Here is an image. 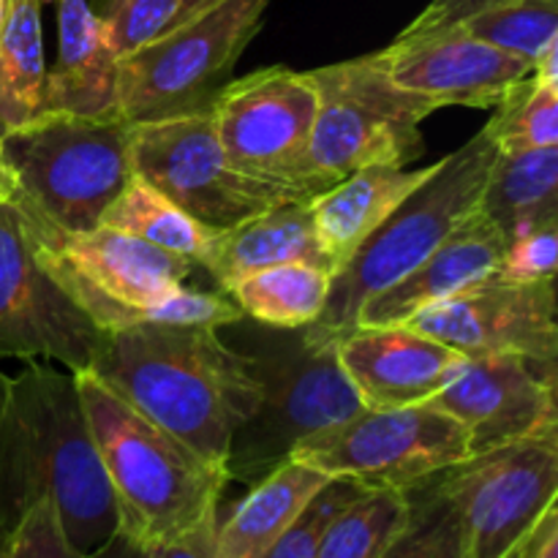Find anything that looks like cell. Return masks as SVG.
Wrapping results in <instances>:
<instances>
[{
    "instance_id": "cell-14",
    "label": "cell",
    "mask_w": 558,
    "mask_h": 558,
    "mask_svg": "<svg viewBox=\"0 0 558 558\" xmlns=\"http://www.w3.org/2000/svg\"><path fill=\"white\" fill-rule=\"evenodd\" d=\"M414 330L456 349L466 360L518 354L534 363H558L556 278L510 283L490 276L407 322Z\"/></svg>"
},
{
    "instance_id": "cell-31",
    "label": "cell",
    "mask_w": 558,
    "mask_h": 558,
    "mask_svg": "<svg viewBox=\"0 0 558 558\" xmlns=\"http://www.w3.org/2000/svg\"><path fill=\"white\" fill-rule=\"evenodd\" d=\"M180 0H98L96 16L114 58L136 52L172 25Z\"/></svg>"
},
{
    "instance_id": "cell-33",
    "label": "cell",
    "mask_w": 558,
    "mask_h": 558,
    "mask_svg": "<svg viewBox=\"0 0 558 558\" xmlns=\"http://www.w3.org/2000/svg\"><path fill=\"white\" fill-rule=\"evenodd\" d=\"M558 221L537 223L507 238L505 256L494 278L510 283H534L556 278Z\"/></svg>"
},
{
    "instance_id": "cell-16",
    "label": "cell",
    "mask_w": 558,
    "mask_h": 558,
    "mask_svg": "<svg viewBox=\"0 0 558 558\" xmlns=\"http://www.w3.org/2000/svg\"><path fill=\"white\" fill-rule=\"evenodd\" d=\"M379 58L398 87L436 109H496L534 71L526 60L501 52L461 27L403 31L390 47L379 49Z\"/></svg>"
},
{
    "instance_id": "cell-4",
    "label": "cell",
    "mask_w": 558,
    "mask_h": 558,
    "mask_svg": "<svg viewBox=\"0 0 558 558\" xmlns=\"http://www.w3.org/2000/svg\"><path fill=\"white\" fill-rule=\"evenodd\" d=\"M74 381L118 505L120 532L153 548L216 515L232 483L227 469L136 412L93 371H76Z\"/></svg>"
},
{
    "instance_id": "cell-6",
    "label": "cell",
    "mask_w": 558,
    "mask_h": 558,
    "mask_svg": "<svg viewBox=\"0 0 558 558\" xmlns=\"http://www.w3.org/2000/svg\"><path fill=\"white\" fill-rule=\"evenodd\" d=\"M496 147L490 131L480 129L456 153L434 163L428 178L365 238L352 259L332 276L327 305L316 330L341 338L354 330L365 300L401 281L428 259L452 229L472 216L483 196Z\"/></svg>"
},
{
    "instance_id": "cell-23",
    "label": "cell",
    "mask_w": 558,
    "mask_h": 558,
    "mask_svg": "<svg viewBox=\"0 0 558 558\" xmlns=\"http://www.w3.org/2000/svg\"><path fill=\"white\" fill-rule=\"evenodd\" d=\"M477 210L505 238L537 223L558 221V145L496 153Z\"/></svg>"
},
{
    "instance_id": "cell-35",
    "label": "cell",
    "mask_w": 558,
    "mask_h": 558,
    "mask_svg": "<svg viewBox=\"0 0 558 558\" xmlns=\"http://www.w3.org/2000/svg\"><path fill=\"white\" fill-rule=\"evenodd\" d=\"M216 515H207L199 526L185 532L172 543L153 545V558H218L216 556Z\"/></svg>"
},
{
    "instance_id": "cell-21",
    "label": "cell",
    "mask_w": 558,
    "mask_h": 558,
    "mask_svg": "<svg viewBox=\"0 0 558 558\" xmlns=\"http://www.w3.org/2000/svg\"><path fill=\"white\" fill-rule=\"evenodd\" d=\"M428 169L401 163H368L311 199L316 234L332 265V276L352 259L371 232L423 183Z\"/></svg>"
},
{
    "instance_id": "cell-5",
    "label": "cell",
    "mask_w": 558,
    "mask_h": 558,
    "mask_svg": "<svg viewBox=\"0 0 558 558\" xmlns=\"http://www.w3.org/2000/svg\"><path fill=\"white\" fill-rule=\"evenodd\" d=\"M129 129L118 114L44 109L0 136L16 180L11 205L69 234L101 227L107 207L134 178Z\"/></svg>"
},
{
    "instance_id": "cell-30",
    "label": "cell",
    "mask_w": 558,
    "mask_h": 558,
    "mask_svg": "<svg viewBox=\"0 0 558 558\" xmlns=\"http://www.w3.org/2000/svg\"><path fill=\"white\" fill-rule=\"evenodd\" d=\"M485 129L494 136L496 147L505 153L556 147L558 82H543L529 74L494 109V118L485 123Z\"/></svg>"
},
{
    "instance_id": "cell-7",
    "label": "cell",
    "mask_w": 558,
    "mask_h": 558,
    "mask_svg": "<svg viewBox=\"0 0 558 558\" xmlns=\"http://www.w3.org/2000/svg\"><path fill=\"white\" fill-rule=\"evenodd\" d=\"M316 87V118L308 174L330 189L368 163L409 167L425 153L420 123L436 107L392 82L379 52L308 71Z\"/></svg>"
},
{
    "instance_id": "cell-32",
    "label": "cell",
    "mask_w": 558,
    "mask_h": 558,
    "mask_svg": "<svg viewBox=\"0 0 558 558\" xmlns=\"http://www.w3.org/2000/svg\"><path fill=\"white\" fill-rule=\"evenodd\" d=\"M365 490L371 488H363V485L352 483V480H330V483L305 505V510L289 523L287 532L272 543V548L262 558H316L319 556L322 537H325L332 518H336L343 507L352 505L354 499H360Z\"/></svg>"
},
{
    "instance_id": "cell-34",
    "label": "cell",
    "mask_w": 558,
    "mask_h": 558,
    "mask_svg": "<svg viewBox=\"0 0 558 558\" xmlns=\"http://www.w3.org/2000/svg\"><path fill=\"white\" fill-rule=\"evenodd\" d=\"M5 558H87L65 537L58 510L49 499H38L5 532Z\"/></svg>"
},
{
    "instance_id": "cell-24",
    "label": "cell",
    "mask_w": 558,
    "mask_h": 558,
    "mask_svg": "<svg viewBox=\"0 0 558 558\" xmlns=\"http://www.w3.org/2000/svg\"><path fill=\"white\" fill-rule=\"evenodd\" d=\"M44 0H3L0 20V136L22 129L44 112L41 36Z\"/></svg>"
},
{
    "instance_id": "cell-1",
    "label": "cell",
    "mask_w": 558,
    "mask_h": 558,
    "mask_svg": "<svg viewBox=\"0 0 558 558\" xmlns=\"http://www.w3.org/2000/svg\"><path fill=\"white\" fill-rule=\"evenodd\" d=\"M0 371V532L38 499L58 510L69 543L93 556L118 534L120 515L71 371L25 360Z\"/></svg>"
},
{
    "instance_id": "cell-22",
    "label": "cell",
    "mask_w": 558,
    "mask_h": 558,
    "mask_svg": "<svg viewBox=\"0 0 558 558\" xmlns=\"http://www.w3.org/2000/svg\"><path fill=\"white\" fill-rule=\"evenodd\" d=\"M327 483L330 477L308 463L283 461L251 485L248 496L232 507L229 518L216 523V556L262 558Z\"/></svg>"
},
{
    "instance_id": "cell-15",
    "label": "cell",
    "mask_w": 558,
    "mask_h": 558,
    "mask_svg": "<svg viewBox=\"0 0 558 558\" xmlns=\"http://www.w3.org/2000/svg\"><path fill=\"white\" fill-rule=\"evenodd\" d=\"M428 403L466 430L472 456L558 436L556 365L518 354L466 360L456 379Z\"/></svg>"
},
{
    "instance_id": "cell-17",
    "label": "cell",
    "mask_w": 558,
    "mask_h": 558,
    "mask_svg": "<svg viewBox=\"0 0 558 558\" xmlns=\"http://www.w3.org/2000/svg\"><path fill=\"white\" fill-rule=\"evenodd\" d=\"M338 360L363 409L428 403L466 357L409 325L354 327L338 338Z\"/></svg>"
},
{
    "instance_id": "cell-19",
    "label": "cell",
    "mask_w": 558,
    "mask_h": 558,
    "mask_svg": "<svg viewBox=\"0 0 558 558\" xmlns=\"http://www.w3.org/2000/svg\"><path fill=\"white\" fill-rule=\"evenodd\" d=\"M44 3L54 5L58 20V60L47 71L44 109L90 118L118 114V58L109 49L90 0Z\"/></svg>"
},
{
    "instance_id": "cell-36",
    "label": "cell",
    "mask_w": 558,
    "mask_h": 558,
    "mask_svg": "<svg viewBox=\"0 0 558 558\" xmlns=\"http://www.w3.org/2000/svg\"><path fill=\"white\" fill-rule=\"evenodd\" d=\"M87 558H153V550L118 529V534L107 545H101L96 554Z\"/></svg>"
},
{
    "instance_id": "cell-28",
    "label": "cell",
    "mask_w": 558,
    "mask_h": 558,
    "mask_svg": "<svg viewBox=\"0 0 558 558\" xmlns=\"http://www.w3.org/2000/svg\"><path fill=\"white\" fill-rule=\"evenodd\" d=\"M407 490H365L332 518L316 558H381L401 523L407 521Z\"/></svg>"
},
{
    "instance_id": "cell-25",
    "label": "cell",
    "mask_w": 558,
    "mask_h": 558,
    "mask_svg": "<svg viewBox=\"0 0 558 558\" xmlns=\"http://www.w3.org/2000/svg\"><path fill=\"white\" fill-rule=\"evenodd\" d=\"M332 272L308 262H283L265 267L229 289L243 316L265 327L294 330L314 325L327 305Z\"/></svg>"
},
{
    "instance_id": "cell-12",
    "label": "cell",
    "mask_w": 558,
    "mask_h": 558,
    "mask_svg": "<svg viewBox=\"0 0 558 558\" xmlns=\"http://www.w3.org/2000/svg\"><path fill=\"white\" fill-rule=\"evenodd\" d=\"M316 87L308 71L283 65L232 80L213 101L218 142L234 167L272 183L322 194L308 174V145L316 118Z\"/></svg>"
},
{
    "instance_id": "cell-38",
    "label": "cell",
    "mask_w": 558,
    "mask_h": 558,
    "mask_svg": "<svg viewBox=\"0 0 558 558\" xmlns=\"http://www.w3.org/2000/svg\"><path fill=\"white\" fill-rule=\"evenodd\" d=\"M16 194V180L14 172H11L9 161L3 156V142H0V202H11Z\"/></svg>"
},
{
    "instance_id": "cell-11",
    "label": "cell",
    "mask_w": 558,
    "mask_h": 558,
    "mask_svg": "<svg viewBox=\"0 0 558 558\" xmlns=\"http://www.w3.org/2000/svg\"><path fill=\"white\" fill-rule=\"evenodd\" d=\"M461 518L463 558H515L558 496V436L480 452L439 474Z\"/></svg>"
},
{
    "instance_id": "cell-2",
    "label": "cell",
    "mask_w": 558,
    "mask_h": 558,
    "mask_svg": "<svg viewBox=\"0 0 558 558\" xmlns=\"http://www.w3.org/2000/svg\"><path fill=\"white\" fill-rule=\"evenodd\" d=\"M90 371L136 412L223 469L234 430L259 403L245 360L205 325L104 332Z\"/></svg>"
},
{
    "instance_id": "cell-3",
    "label": "cell",
    "mask_w": 558,
    "mask_h": 558,
    "mask_svg": "<svg viewBox=\"0 0 558 558\" xmlns=\"http://www.w3.org/2000/svg\"><path fill=\"white\" fill-rule=\"evenodd\" d=\"M218 332L245 360L259 387L254 414L229 441V480L254 485L289 461L300 441L347 423L363 409L338 360L336 336L314 325L278 330L248 316Z\"/></svg>"
},
{
    "instance_id": "cell-20",
    "label": "cell",
    "mask_w": 558,
    "mask_h": 558,
    "mask_svg": "<svg viewBox=\"0 0 558 558\" xmlns=\"http://www.w3.org/2000/svg\"><path fill=\"white\" fill-rule=\"evenodd\" d=\"M283 262H308L332 272L319 243L311 199L283 202L272 210L213 234L199 267L210 272L218 292H227L245 276Z\"/></svg>"
},
{
    "instance_id": "cell-18",
    "label": "cell",
    "mask_w": 558,
    "mask_h": 558,
    "mask_svg": "<svg viewBox=\"0 0 558 558\" xmlns=\"http://www.w3.org/2000/svg\"><path fill=\"white\" fill-rule=\"evenodd\" d=\"M507 238L490 218L474 210L450 238L385 292L365 300L354 327L407 325L430 305L488 281L501 265Z\"/></svg>"
},
{
    "instance_id": "cell-37",
    "label": "cell",
    "mask_w": 558,
    "mask_h": 558,
    "mask_svg": "<svg viewBox=\"0 0 558 558\" xmlns=\"http://www.w3.org/2000/svg\"><path fill=\"white\" fill-rule=\"evenodd\" d=\"M216 3H221V0H180V9H178V14H174L172 25H169V27H178V25H183V22L194 20V16L205 14V11L213 9ZM169 27H167V31H169Z\"/></svg>"
},
{
    "instance_id": "cell-27",
    "label": "cell",
    "mask_w": 558,
    "mask_h": 558,
    "mask_svg": "<svg viewBox=\"0 0 558 558\" xmlns=\"http://www.w3.org/2000/svg\"><path fill=\"white\" fill-rule=\"evenodd\" d=\"M452 27L526 60L534 69L558 44V0H496Z\"/></svg>"
},
{
    "instance_id": "cell-40",
    "label": "cell",
    "mask_w": 558,
    "mask_h": 558,
    "mask_svg": "<svg viewBox=\"0 0 558 558\" xmlns=\"http://www.w3.org/2000/svg\"><path fill=\"white\" fill-rule=\"evenodd\" d=\"M0 20H3V0H0Z\"/></svg>"
},
{
    "instance_id": "cell-39",
    "label": "cell",
    "mask_w": 558,
    "mask_h": 558,
    "mask_svg": "<svg viewBox=\"0 0 558 558\" xmlns=\"http://www.w3.org/2000/svg\"><path fill=\"white\" fill-rule=\"evenodd\" d=\"M0 558H5V532H0Z\"/></svg>"
},
{
    "instance_id": "cell-29",
    "label": "cell",
    "mask_w": 558,
    "mask_h": 558,
    "mask_svg": "<svg viewBox=\"0 0 558 558\" xmlns=\"http://www.w3.org/2000/svg\"><path fill=\"white\" fill-rule=\"evenodd\" d=\"M407 499V521L381 558H463L461 518L439 474L409 488Z\"/></svg>"
},
{
    "instance_id": "cell-26",
    "label": "cell",
    "mask_w": 558,
    "mask_h": 558,
    "mask_svg": "<svg viewBox=\"0 0 558 558\" xmlns=\"http://www.w3.org/2000/svg\"><path fill=\"white\" fill-rule=\"evenodd\" d=\"M101 227L134 234L156 248L194 262L196 267L216 234V229H207L205 223L180 210L169 196H163L156 185L142 180L140 174H134L118 194V199L107 207Z\"/></svg>"
},
{
    "instance_id": "cell-10",
    "label": "cell",
    "mask_w": 558,
    "mask_h": 558,
    "mask_svg": "<svg viewBox=\"0 0 558 558\" xmlns=\"http://www.w3.org/2000/svg\"><path fill=\"white\" fill-rule=\"evenodd\" d=\"M330 480L363 488L409 490L469 461V436L430 403L403 409H360L347 423L308 436L292 450Z\"/></svg>"
},
{
    "instance_id": "cell-8",
    "label": "cell",
    "mask_w": 558,
    "mask_h": 558,
    "mask_svg": "<svg viewBox=\"0 0 558 558\" xmlns=\"http://www.w3.org/2000/svg\"><path fill=\"white\" fill-rule=\"evenodd\" d=\"M270 0H221L118 60V114L129 125L213 107Z\"/></svg>"
},
{
    "instance_id": "cell-13",
    "label": "cell",
    "mask_w": 558,
    "mask_h": 558,
    "mask_svg": "<svg viewBox=\"0 0 558 558\" xmlns=\"http://www.w3.org/2000/svg\"><path fill=\"white\" fill-rule=\"evenodd\" d=\"M101 338L41 265L22 213L0 202V360H52L76 374L93 368Z\"/></svg>"
},
{
    "instance_id": "cell-9",
    "label": "cell",
    "mask_w": 558,
    "mask_h": 558,
    "mask_svg": "<svg viewBox=\"0 0 558 558\" xmlns=\"http://www.w3.org/2000/svg\"><path fill=\"white\" fill-rule=\"evenodd\" d=\"M129 142L134 174L216 232L283 202L314 199L311 191L298 185L272 183L234 167L218 142L210 109L136 123L129 129Z\"/></svg>"
}]
</instances>
